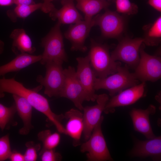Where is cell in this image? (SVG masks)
<instances>
[{"mask_svg": "<svg viewBox=\"0 0 161 161\" xmlns=\"http://www.w3.org/2000/svg\"><path fill=\"white\" fill-rule=\"evenodd\" d=\"M109 100V96L106 94L98 95L96 105L83 107L84 129L83 134L86 140L89 138L94 128L100 120L101 114Z\"/></svg>", "mask_w": 161, "mask_h": 161, "instance_id": "obj_13", "label": "cell"}, {"mask_svg": "<svg viewBox=\"0 0 161 161\" xmlns=\"http://www.w3.org/2000/svg\"><path fill=\"white\" fill-rule=\"evenodd\" d=\"M64 118L67 120L64 127L66 135L72 138L74 146L80 145L84 129L83 114L78 110L72 109L65 113Z\"/></svg>", "mask_w": 161, "mask_h": 161, "instance_id": "obj_17", "label": "cell"}, {"mask_svg": "<svg viewBox=\"0 0 161 161\" xmlns=\"http://www.w3.org/2000/svg\"><path fill=\"white\" fill-rule=\"evenodd\" d=\"M74 0H62L61 8L58 10L55 7L49 13L53 20H57L61 24H74L83 20L81 15L75 7Z\"/></svg>", "mask_w": 161, "mask_h": 161, "instance_id": "obj_18", "label": "cell"}, {"mask_svg": "<svg viewBox=\"0 0 161 161\" xmlns=\"http://www.w3.org/2000/svg\"><path fill=\"white\" fill-rule=\"evenodd\" d=\"M76 7L84 14L85 20L92 21L93 16L103 9H106L111 3L103 0H75Z\"/></svg>", "mask_w": 161, "mask_h": 161, "instance_id": "obj_22", "label": "cell"}, {"mask_svg": "<svg viewBox=\"0 0 161 161\" xmlns=\"http://www.w3.org/2000/svg\"><path fill=\"white\" fill-rule=\"evenodd\" d=\"M17 112L14 102L10 107H7L0 103V128L2 131L8 129L11 126L17 124L14 120V116Z\"/></svg>", "mask_w": 161, "mask_h": 161, "instance_id": "obj_25", "label": "cell"}, {"mask_svg": "<svg viewBox=\"0 0 161 161\" xmlns=\"http://www.w3.org/2000/svg\"><path fill=\"white\" fill-rule=\"evenodd\" d=\"M62 64L54 62L46 64L44 77L38 75L37 81L44 87V93L49 97H59L63 87L64 75Z\"/></svg>", "mask_w": 161, "mask_h": 161, "instance_id": "obj_8", "label": "cell"}, {"mask_svg": "<svg viewBox=\"0 0 161 161\" xmlns=\"http://www.w3.org/2000/svg\"><path fill=\"white\" fill-rule=\"evenodd\" d=\"M61 24L57 22L48 34L41 40V44L44 49L40 61L43 65L54 62L63 64L67 61L63 36L60 27Z\"/></svg>", "mask_w": 161, "mask_h": 161, "instance_id": "obj_3", "label": "cell"}, {"mask_svg": "<svg viewBox=\"0 0 161 161\" xmlns=\"http://www.w3.org/2000/svg\"><path fill=\"white\" fill-rule=\"evenodd\" d=\"M38 139L43 143L41 151L45 149H54L60 143L61 137L59 133H52L49 130H46L39 132L38 134Z\"/></svg>", "mask_w": 161, "mask_h": 161, "instance_id": "obj_26", "label": "cell"}, {"mask_svg": "<svg viewBox=\"0 0 161 161\" xmlns=\"http://www.w3.org/2000/svg\"><path fill=\"white\" fill-rule=\"evenodd\" d=\"M88 55L90 63L96 77L103 78L117 72L121 63L111 58L108 47L92 39Z\"/></svg>", "mask_w": 161, "mask_h": 161, "instance_id": "obj_2", "label": "cell"}, {"mask_svg": "<svg viewBox=\"0 0 161 161\" xmlns=\"http://www.w3.org/2000/svg\"><path fill=\"white\" fill-rule=\"evenodd\" d=\"M156 112V107L150 105L146 109L134 108L129 112L134 130L143 134L148 139L156 137L149 120V116L154 114Z\"/></svg>", "mask_w": 161, "mask_h": 161, "instance_id": "obj_15", "label": "cell"}, {"mask_svg": "<svg viewBox=\"0 0 161 161\" xmlns=\"http://www.w3.org/2000/svg\"><path fill=\"white\" fill-rule=\"evenodd\" d=\"M143 43L148 46H157L161 41V17L159 16L152 24L144 27Z\"/></svg>", "mask_w": 161, "mask_h": 161, "instance_id": "obj_23", "label": "cell"}, {"mask_svg": "<svg viewBox=\"0 0 161 161\" xmlns=\"http://www.w3.org/2000/svg\"><path fill=\"white\" fill-rule=\"evenodd\" d=\"M41 85L38 88L30 89L16 80L14 78H0V98L3 97L5 93L15 94L26 100L36 110L43 113L55 127L58 132L65 134V128L61 123L64 118L63 114H56L51 109L47 99L38 93L42 88Z\"/></svg>", "mask_w": 161, "mask_h": 161, "instance_id": "obj_1", "label": "cell"}, {"mask_svg": "<svg viewBox=\"0 0 161 161\" xmlns=\"http://www.w3.org/2000/svg\"><path fill=\"white\" fill-rule=\"evenodd\" d=\"M95 26L100 27L102 35L107 38H117L123 33L125 21L117 11L106 9L105 13L93 18Z\"/></svg>", "mask_w": 161, "mask_h": 161, "instance_id": "obj_10", "label": "cell"}, {"mask_svg": "<svg viewBox=\"0 0 161 161\" xmlns=\"http://www.w3.org/2000/svg\"><path fill=\"white\" fill-rule=\"evenodd\" d=\"M103 0L106 1H108L109 2H110V3H111V2H114L115 1V0Z\"/></svg>", "mask_w": 161, "mask_h": 161, "instance_id": "obj_37", "label": "cell"}, {"mask_svg": "<svg viewBox=\"0 0 161 161\" xmlns=\"http://www.w3.org/2000/svg\"><path fill=\"white\" fill-rule=\"evenodd\" d=\"M145 82H141L113 96L108 101L103 112L106 114L112 113L116 107L129 106L135 103L145 96Z\"/></svg>", "mask_w": 161, "mask_h": 161, "instance_id": "obj_11", "label": "cell"}, {"mask_svg": "<svg viewBox=\"0 0 161 161\" xmlns=\"http://www.w3.org/2000/svg\"><path fill=\"white\" fill-rule=\"evenodd\" d=\"M41 59V55H35L26 53L19 54L10 62L0 66V76H4L9 72L19 71L40 62Z\"/></svg>", "mask_w": 161, "mask_h": 161, "instance_id": "obj_20", "label": "cell"}, {"mask_svg": "<svg viewBox=\"0 0 161 161\" xmlns=\"http://www.w3.org/2000/svg\"><path fill=\"white\" fill-rule=\"evenodd\" d=\"M14 4L13 0H0V6H9Z\"/></svg>", "mask_w": 161, "mask_h": 161, "instance_id": "obj_35", "label": "cell"}, {"mask_svg": "<svg viewBox=\"0 0 161 161\" xmlns=\"http://www.w3.org/2000/svg\"><path fill=\"white\" fill-rule=\"evenodd\" d=\"M94 26L93 18L90 21L82 20L70 26L64 36L71 43L72 50L83 52L87 51V49L85 45V42L91 29Z\"/></svg>", "mask_w": 161, "mask_h": 161, "instance_id": "obj_14", "label": "cell"}, {"mask_svg": "<svg viewBox=\"0 0 161 161\" xmlns=\"http://www.w3.org/2000/svg\"><path fill=\"white\" fill-rule=\"evenodd\" d=\"M116 11L118 13L130 15L137 14L138 7L135 4L129 0H115Z\"/></svg>", "mask_w": 161, "mask_h": 161, "instance_id": "obj_27", "label": "cell"}, {"mask_svg": "<svg viewBox=\"0 0 161 161\" xmlns=\"http://www.w3.org/2000/svg\"><path fill=\"white\" fill-rule=\"evenodd\" d=\"M139 81L130 72L129 68L120 66L117 72L106 78L95 79L94 88L95 90L104 89L108 91L109 95L113 96L123 90L137 85Z\"/></svg>", "mask_w": 161, "mask_h": 161, "instance_id": "obj_4", "label": "cell"}, {"mask_svg": "<svg viewBox=\"0 0 161 161\" xmlns=\"http://www.w3.org/2000/svg\"><path fill=\"white\" fill-rule=\"evenodd\" d=\"M10 37L13 40L12 50L17 55L24 53L32 54L35 51L36 49L32 46L30 37L24 29L14 30Z\"/></svg>", "mask_w": 161, "mask_h": 161, "instance_id": "obj_21", "label": "cell"}, {"mask_svg": "<svg viewBox=\"0 0 161 161\" xmlns=\"http://www.w3.org/2000/svg\"><path fill=\"white\" fill-rule=\"evenodd\" d=\"M104 117L101 118L94 128L89 138L80 147L82 153L86 152L88 161H113L101 130Z\"/></svg>", "mask_w": 161, "mask_h": 161, "instance_id": "obj_5", "label": "cell"}, {"mask_svg": "<svg viewBox=\"0 0 161 161\" xmlns=\"http://www.w3.org/2000/svg\"><path fill=\"white\" fill-rule=\"evenodd\" d=\"M76 60L78 63L76 73L84 90L86 100L94 102L98 95L95 93L94 86L97 77L91 66L89 55L78 57Z\"/></svg>", "mask_w": 161, "mask_h": 161, "instance_id": "obj_12", "label": "cell"}, {"mask_svg": "<svg viewBox=\"0 0 161 161\" xmlns=\"http://www.w3.org/2000/svg\"><path fill=\"white\" fill-rule=\"evenodd\" d=\"M53 0H43L41 10L45 13H49L54 7V5L51 3Z\"/></svg>", "mask_w": 161, "mask_h": 161, "instance_id": "obj_31", "label": "cell"}, {"mask_svg": "<svg viewBox=\"0 0 161 161\" xmlns=\"http://www.w3.org/2000/svg\"><path fill=\"white\" fill-rule=\"evenodd\" d=\"M17 112L22 120L23 126L19 131L22 135H27L33 129L31 123L32 106L24 98L15 94H12Z\"/></svg>", "mask_w": 161, "mask_h": 161, "instance_id": "obj_19", "label": "cell"}, {"mask_svg": "<svg viewBox=\"0 0 161 161\" xmlns=\"http://www.w3.org/2000/svg\"><path fill=\"white\" fill-rule=\"evenodd\" d=\"M148 4L157 11H161V0H148Z\"/></svg>", "mask_w": 161, "mask_h": 161, "instance_id": "obj_33", "label": "cell"}, {"mask_svg": "<svg viewBox=\"0 0 161 161\" xmlns=\"http://www.w3.org/2000/svg\"><path fill=\"white\" fill-rule=\"evenodd\" d=\"M143 42L142 38H123L111 52V58L114 61H122L128 68L135 69L139 62L140 49Z\"/></svg>", "mask_w": 161, "mask_h": 161, "instance_id": "obj_7", "label": "cell"}, {"mask_svg": "<svg viewBox=\"0 0 161 161\" xmlns=\"http://www.w3.org/2000/svg\"><path fill=\"white\" fill-rule=\"evenodd\" d=\"M39 155L42 161H60L62 158L61 154L56 152L54 149L44 150L40 151Z\"/></svg>", "mask_w": 161, "mask_h": 161, "instance_id": "obj_30", "label": "cell"}, {"mask_svg": "<svg viewBox=\"0 0 161 161\" xmlns=\"http://www.w3.org/2000/svg\"><path fill=\"white\" fill-rule=\"evenodd\" d=\"M42 6V3L17 5L13 10H8L7 14L11 21L15 22L18 18H25L36 10L41 9Z\"/></svg>", "mask_w": 161, "mask_h": 161, "instance_id": "obj_24", "label": "cell"}, {"mask_svg": "<svg viewBox=\"0 0 161 161\" xmlns=\"http://www.w3.org/2000/svg\"><path fill=\"white\" fill-rule=\"evenodd\" d=\"M14 3L17 5H29L35 3L34 0H13Z\"/></svg>", "mask_w": 161, "mask_h": 161, "instance_id": "obj_34", "label": "cell"}, {"mask_svg": "<svg viewBox=\"0 0 161 161\" xmlns=\"http://www.w3.org/2000/svg\"><path fill=\"white\" fill-rule=\"evenodd\" d=\"M4 42L0 40V54L3 52L4 49Z\"/></svg>", "mask_w": 161, "mask_h": 161, "instance_id": "obj_36", "label": "cell"}, {"mask_svg": "<svg viewBox=\"0 0 161 161\" xmlns=\"http://www.w3.org/2000/svg\"><path fill=\"white\" fill-rule=\"evenodd\" d=\"M9 159L11 161H25L24 155L16 151H12Z\"/></svg>", "mask_w": 161, "mask_h": 161, "instance_id": "obj_32", "label": "cell"}, {"mask_svg": "<svg viewBox=\"0 0 161 161\" xmlns=\"http://www.w3.org/2000/svg\"><path fill=\"white\" fill-rule=\"evenodd\" d=\"M130 154L133 157L141 158L150 157L153 160H160L161 136L145 140L137 141Z\"/></svg>", "mask_w": 161, "mask_h": 161, "instance_id": "obj_16", "label": "cell"}, {"mask_svg": "<svg viewBox=\"0 0 161 161\" xmlns=\"http://www.w3.org/2000/svg\"><path fill=\"white\" fill-rule=\"evenodd\" d=\"M145 45L143 43L140 48L139 62L133 74L141 82H155L161 77V58L158 55L147 53L144 50Z\"/></svg>", "mask_w": 161, "mask_h": 161, "instance_id": "obj_6", "label": "cell"}, {"mask_svg": "<svg viewBox=\"0 0 161 161\" xmlns=\"http://www.w3.org/2000/svg\"><path fill=\"white\" fill-rule=\"evenodd\" d=\"M64 81L59 97L67 98L71 101L79 110H83L82 105L86 98L84 90L77 75L73 66H69L64 69Z\"/></svg>", "mask_w": 161, "mask_h": 161, "instance_id": "obj_9", "label": "cell"}, {"mask_svg": "<svg viewBox=\"0 0 161 161\" xmlns=\"http://www.w3.org/2000/svg\"><path fill=\"white\" fill-rule=\"evenodd\" d=\"M12 152L9 135L7 134L0 138V161L9 159Z\"/></svg>", "mask_w": 161, "mask_h": 161, "instance_id": "obj_29", "label": "cell"}, {"mask_svg": "<svg viewBox=\"0 0 161 161\" xmlns=\"http://www.w3.org/2000/svg\"><path fill=\"white\" fill-rule=\"evenodd\" d=\"M27 148L24 156L25 161H35L37 158V152L41 149V144L30 141L25 144Z\"/></svg>", "mask_w": 161, "mask_h": 161, "instance_id": "obj_28", "label": "cell"}]
</instances>
